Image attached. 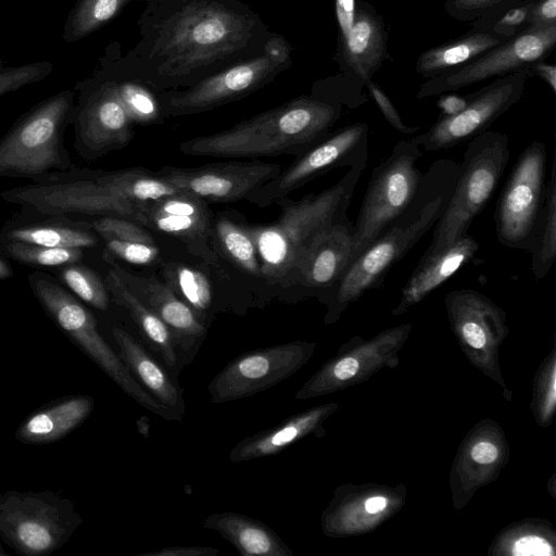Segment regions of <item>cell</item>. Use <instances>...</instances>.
Masks as SVG:
<instances>
[{
  "mask_svg": "<svg viewBox=\"0 0 556 556\" xmlns=\"http://www.w3.org/2000/svg\"><path fill=\"white\" fill-rule=\"evenodd\" d=\"M367 164L350 167L332 186L300 200L277 203L280 214L271 224L251 225L264 280V302H291L302 261L315 239L348 217V208Z\"/></svg>",
  "mask_w": 556,
  "mask_h": 556,
  "instance_id": "obj_1",
  "label": "cell"
},
{
  "mask_svg": "<svg viewBox=\"0 0 556 556\" xmlns=\"http://www.w3.org/2000/svg\"><path fill=\"white\" fill-rule=\"evenodd\" d=\"M458 174V163L434 161L421 175L414 200L381 235L345 269L320 300L333 316L365 292L381 287L390 269L401 261L440 218Z\"/></svg>",
  "mask_w": 556,
  "mask_h": 556,
  "instance_id": "obj_2",
  "label": "cell"
},
{
  "mask_svg": "<svg viewBox=\"0 0 556 556\" xmlns=\"http://www.w3.org/2000/svg\"><path fill=\"white\" fill-rule=\"evenodd\" d=\"M341 114L339 103L301 97L229 129L182 141L179 151L211 157L298 156L329 136Z\"/></svg>",
  "mask_w": 556,
  "mask_h": 556,
  "instance_id": "obj_3",
  "label": "cell"
},
{
  "mask_svg": "<svg viewBox=\"0 0 556 556\" xmlns=\"http://www.w3.org/2000/svg\"><path fill=\"white\" fill-rule=\"evenodd\" d=\"M254 22L217 2H193L160 27L152 56L165 77L181 76L242 49Z\"/></svg>",
  "mask_w": 556,
  "mask_h": 556,
  "instance_id": "obj_4",
  "label": "cell"
},
{
  "mask_svg": "<svg viewBox=\"0 0 556 556\" xmlns=\"http://www.w3.org/2000/svg\"><path fill=\"white\" fill-rule=\"evenodd\" d=\"M509 139L486 130L468 141L450 199L422 257L439 253L468 232L492 198L509 160Z\"/></svg>",
  "mask_w": 556,
  "mask_h": 556,
  "instance_id": "obj_5",
  "label": "cell"
},
{
  "mask_svg": "<svg viewBox=\"0 0 556 556\" xmlns=\"http://www.w3.org/2000/svg\"><path fill=\"white\" fill-rule=\"evenodd\" d=\"M74 91L62 90L23 116L0 140V177L39 179L73 168L64 144Z\"/></svg>",
  "mask_w": 556,
  "mask_h": 556,
  "instance_id": "obj_6",
  "label": "cell"
},
{
  "mask_svg": "<svg viewBox=\"0 0 556 556\" xmlns=\"http://www.w3.org/2000/svg\"><path fill=\"white\" fill-rule=\"evenodd\" d=\"M29 285L51 317L85 353L132 400L167 420H180L179 413L155 400L130 374L98 331L93 315L70 292L41 274L28 277Z\"/></svg>",
  "mask_w": 556,
  "mask_h": 556,
  "instance_id": "obj_7",
  "label": "cell"
},
{
  "mask_svg": "<svg viewBox=\"0 0 556 556\" xmlns=\"http://www.w3.org/2000/svg\"><path fill=\"white\" fill-rule=\"evenodd\" d=\"M422 150L410 139L397 141L371 172L355 225L350 264L412 203L421 175ZM349 267V266H348Z\"/></svg>",
  "mask_w": 556,
  "mask_h": 556,
  "instance_id": "obj_8",
  "label": "cell"
},
{
  "mask_svg": "<svg viewBox=\"0 0 556 556\" xmlns=\"http://www.w3.org/2000/svg\"><path fill=\"white\" fill-rule=\"evenodd\" d=\"M60 172L3 191L7 202L41 214L119 216L135 220L136 206L98 184L91 172ZM136 222V220H135Z\"/></svg>",
  "mask_w": 556,
  "mask_h": 556,
  "instance_id": "obj_9",
  "label": "cell"
},
{
  "mask_svg": "<svg viewBox=\"0 0 556 556\" xmlns=\"http://www.w3.org/2000/svg\"><path fill=\"white\" fill-rule=\"evenodd\" d=\"M546 147L532 141L519 154L496 203L497 240L505 247L528 250L546 190Z\"/></svg>",
  "mask_w": 556,
  "mask_h": 556,
  "instance_id": "obj_10",
  "label": "cell"
},
{
  "mask_svg": "<svg viewBox=\"0 0 556 556\" xmlns=\"http://www.w3.org/2000/svg\"><path fill=\"white\" fill-rule=\"evenodd\" d=\"M368 132L366 123L344 126L313 146L257 190L247 201L265 207L287 198L315 178L341 167L367 164Z\"/></svg>",
  "mask_w": 556,
  "mask_h": 556,
  "instance_id": "obj_11",
  "label": "cell"
},
{
  "mask_svg": "<svg viewBox=\"0 0 556 556\" xmlns=\"http://www.w3.org/2000/svg\"><path fill=\"white\" fill-rule=\"evenodd\" d=\"M533 76L530 66L498 77L470 93V101L459 113L439 117L420 135L409 138L422 152H437L457 147L486 131L491 125L520 101L527 80Z\"/></svg>",
  "mask_w": 556,
  "mask_h": 556,
  "instance_id": "obj_12",
  "label": "cell"
},
{
  "mask_svg": "<svg viewBox=\"0 0 556 556\" xmlns=\"http://www.w3.org/2000/svg\"><path fill=\"white\" fill-rule=\"evenodd\" d=\"M290 47L281 38L270 40L265 52L201 80L191 89L166 98L164 116H182L211 110L261 87L290 60Z\"/></svg>",
  "mask_w": 556,
  "mask_h": 556,
  "instance_id": "obj_13",
  "label": "cell"
},
{
  "mask_svg": "<svg viewBox=\"0 0 556 556\" xmlns=\"http://www.w3.org/2000/svg\"><path fill=\"white\" fill-rule=\"evenodd\" d=\"M556 46V25L530 27L492 48L453 73L428 78L417 99L440 96L490 79L498 78L545 60Z\"/></svg>",
  "mask_w": 556,
  "mask_h": 556,
  "instance_id": "obj_14",
  "label": "cell"
},
{
  "mask_svg": "<svg viewBox=\"0 0 556 556\" xmlns=\"http://www.w3.org/2000/svg\"><path fill=\"white\" fill-rule=\"evenodd\" d=\"M307 349V344L296 341L237 356L210 382V401L220 404L241 400L278 384L304 363Z\"/></svg>",
  "mask_w": 556,
  "mask_h": 556,
  "instance_id": "obj_15",
  "label": "cell"
},
{
  "mask_svg": "<svg viewBox=\"0 0 556 556\" xmlns=\"http://www.w3.org/2000/svg\"><path fill=\"white\" fill-rule=\"evenodd\" d=\"M162 280L197 314L207 326L218 312L239 309L255 301L251 291L231 277L219 265L190 264L181 261H162Z\"/></svg>",
  "mask_w": 556,
  "mask_h": 556,
  "instance_id": "obj_16",
  "label": "cell"
},
{
  "mask_svg": "<svg viewBox=\"0 0 556 556\" xmlns=\"http://www.w3.org/2000/svg\"><path fill=\"white\" fill-rule=\"evenodd\" d=\"M278 163L262 161L219 162L197 167L163 166L156 170L182 191L206 202L232 203L247 200L281 170Z\"/></svg>",
  "mask_w": 556,
  "mask_h": 556,
  "instance_id": "obj_17",
  "label": "cell"
},
{
  "mask_svg": "<svg viewBox=\"0 0 556 556\" xmlns=\"http://www.w3.org/2000/svg\"><path fill=\"white\" fill-rule=\"evenodd\" d=\"M72 122L75 149L87 161L126 147L135 136L113 80L83 93L73 109Z\"/></svg>",
  "mask_w": 556,
  "mask_h": 556,
  "instance_id": "obj_18",
  "label": "cell"
},
{
  "mask_svg": "<svg viewBox=\"0 0 556 556\" xmlns=\"http://www.w3.org/2000/svg\"><path fill=\"white\" fill-rule=\"evenodd\" d=\"M135 220L179 240L187 251L210 265H219L212 247L213 214L207 202L188 191L135 204Z\"/></svg>",
  "mask_w": 556,
  "mask_h": 556,
  "instance_id": "obj_19",
  "label": "cell"
},
{
  "mask_svg": "<svg viewBox=\"0 0 556 556\" xmlns=\"http://www.w3.org/2000/svg\"><path fill=\"white\" fill-rule=\"evenodd\" d=\"M68 513L42 496L10 495L0 503V535L22 553L45 554L68 531Z\"/></svg>",
  "mask_w": 556,
  "mask_h": 556,
  "instance_id": "obj_20",
  "label": "cell"
},
{
  "mask_svg": "<svg viewBox=\"0 0 556 556\" xmlns=\"http://www.w3.org/2000/svg\"><path fill=\"white\" fill-rule=\"evenodd\" d=\"M388 33L382 17L364 0H356L353 26L344 45L338 49L344 86L355 106L366 102L362 87L390 59L387 50Z\"/></svg>",
  "mask_w": 556,
  "mask_h": 556,
  "instance_id": "obj_21",
  "label": "cell"
},
{
  "mask_svg": "<svg viewBox=\"0 0 556 556\" xmlns=\"http://www.w3.org/2000/svg\"><path fill=\"white\" fill-rule=\"evenodd\" d=\"M352 249L353 224L349 217L324 230L302 261L291 302L311 296L320 301L350 265Z\"/></svg>",
  "mask_w": 556,
  "mask_h": 556,
  "instance_id": "obj_22",
  "label": "cell"
},
{
  "mask_svg": "<svg viewBox=\"0 0 556 556\" xmlns=\"http://www.w3.org/2000/svg\"><path fill=\"white\" fill-rule=\"evenodd\" d=\"M126 286L166 325L176 349L187 352L204 339L207 326L163 280L110 262Z\"/></svg>",
  "mask_w": 556,
  "mask_h": 556,
  "instance_id": "obj_23",
  "label": "cell"
},
{
  "mask_svg": "<svg viewBox=\"0 0 556 556\" xmlns=\"http://www.w3.org/2000/svg\"><path fill=\"white\" fill-rule=\"evenodd\" d=\"M212 247L230 276L245 286L257 302H264V280L250 224L238 212L213 215Z\"/></svg>",
  "mask_w": 556,
  "mask_h": 556,
  "instance_id": "obj_24",
  "label": "cell"
},
{
  "mask_svg": "<svg viewBox=\"0 0 556 556\" xmlns=\"http://www.w3.org/2000/svg\"><path fill=\"white\" fill-rule=\"evenodd\" d=\"M479 242L468 232L437 254L421 257L401 293L394 314L424 300L467 265L479 251Z\"/></svg>",
  "mask_w": 556,
  "mask_h": 556,
  "instance_id": "obj_25",
  "label": "cell"
},
{
  "mask_svg": "<svg viewBox=\"0 0 556 556\" xmlns=\"http://www.w3.org/2000/svg\"><path fill=\"white\" fill-rule=\"evenodd\" d=\"M112 334L119 350L118 356L134 378L155 400L182 415V389L130 333L123 328L113 327Z\"/></svg>",
  "mask_w": 556,
  "mask_h": 556,
  "instance_id": "obj_26",
  "label": "cell"
},
{
  "mask_svg": "<svg viewBox=\"0 0 556 556\" xmlns=\"http://www.w3.org/2000/svg\"><path fill=\"white\" fill-rule=\"evenodd\" d=\"M242 556H290L289 546L261 520L235 511L213 513L203 520Z\"/></svg>",
  "mask_w": 556,
  "mask_h": 556,
  "instance_id": "obj_27",
  "label": "cell"
},
{
  "mask_svg": "<svg viewBox=\"0 0 556 556\" xmlns=\"http://www.w3.org/2000/svg\"><path fill=\"white\" fill-rule=\"evenodd\" d=\"M104 282L110 298L127 311L148 345L161 356L166 366H176V346L161 318L126 286L112 266Z\"/></svg>",
  "mask_w": 556,
  "mask_h": 556,
  "instance_id": "obj_28",
  "label": "cell"
},
{
  "mask_svg": "<svg viewBox=\"0 0 556 556\" xmlns=\"http://www.w3.org/2000/svg\"><path fill=\"white\" fill-rule=\"evenodd\" d=\"M507 41L490 33L470 29L464 36L424 51L415 70L425 78L455 72L492 48Z\"/></svg>",
  "mask_w": 556,
  "mask_h": 556,
  "instance_id": "obj_29",
  "label": "cell"
},
{
  "mask_svg": "<svg viewBox=\"0 0 556 556\" xmlns=\"http://www.w3.org/2000/svg\"><path fill=\"white\" fill-rule=\"evenodd\" d=\"M320 416V413L315 410L299 414L279 425L247 437L231 448L229 459L233 463H242L277 455L305 435Z\"/></svg>",
  "mask_w": 556,
  "mask_h": 556,
  "instance_id": "obj_30",
  "label": "cell"
},
{
  "mask_svg": "<svg viewBox=\"0 0 556 556\" xmlns=\"http://www.w3.org/2000/svg\"><path fill=\"white\" fill-rule=\"evenodd\" d=\"M92 407L93 399L89 396L63 401L31 416L21 427L17 437L28 443L55 441L80 425Z\"/></svg>",
  "mask_w": 556,
  "mask_h": 556,
  "instance_id": "obj_31",
  "label": "cell"
},
{
  "mask_svg": "<svg viewBox=\"0 0 556 556\" xmlns=\"http://www.w3.org/2000/svg\"><path fill=\"white\" fill-rule=\"evenodd\" d=\"M93 179L115 195L132 204L151 202L182 191L157 172L126 168L113 172H91Z\"/></svg>",
  "mask_w": 556,
  "mask_h": 556,
  "instance_id": "obj_32",
  "label": "cell"
},
{
  "mask_svg": "<svg viewBox=\"0 0 556 556\" xmlns=\"http://www.w3.org/2000/svg\"><path fill=\"white\" fill-rule=\"evenodd\" d=\"M531 270L536 281L549 271L556 258V159L553 157L551 177L534 225L529 248Z\"/></svg>",
  "mask_w": 556,
  "mask_h": 556,
  "instance_id": "obj_33",
  "label": "cell"
},
{
  "mask_svg": "<svg viewBox=\"0 0 556 556\" xmlns=\"http://www.w3.org/2000/svg\"><path fill=\"white\" fill-rule=\"evenodd\" d=\"M5 240L51 248H92L98 237L91 229L64 225H24L5 231Z\"/></svg>",
  "mask_w": 556,
  "mask_h": 556,
  "instance_id": "obj_34",
  "label": "cell"
},
{
  "mask_svg": "<svg viewBox=\"0 0 556 556\" xmlns=\"http://www.w3.org/2000/svg\"><path fill=\"white\" fill-rule=\"evenodd\" d=\"M130 0H79L65 23L63 37L77 41L111 21Z\"/></svg>",
  "mask_w": 556,
  "mask_h": 556,
  "instance_id": "obj_35",
  "label": "cell"
},
{
  "mask_svg": "<svg viewBox=\"0 0 556 556\" xmlns=\"http://www.w3.org/2000/svg\"><path fill=\"white\" fill-rule=\"evenodd\" d=\"M113 83L116 94L132 124L162 123L164 113L152 92L134 81Z\"/></svg>",
  "mask_w": 556,
  "mask_h": 556,
  "instance_id": "obj_36",
  "label": "cell"
},
{
  "mask_svg": "<svg viewBox=\"0 0 556 556\" xmlns=\"http://www.w3.org/2000/svg\"><path fill=\"white\" fill-rule=\"evenodd\" d=\"M60 276L80 300L100 311L108 309L111 298L104 280L96 271L77 262L63 266Z\"/></svg>",
  "mask_w": 556,
  "mask_h": 556,
  "instance_id": "obj_37",
  "label": "cell"
},
{
  "mask_svg": "<svg viewBox=\"0 0 556 556\" xmlns=\"http://www.w3.org/2000/svg\"><path fill=\"white\" fill-rule=\"evenodd\" d=\"M4 249L15 261L37 267H63L80 262L84 256V249L79 248H51L13 241H7Z\"/></svg>",
  "mask_w": 556,
  "mask_h": 556,
  "instance_id": "obj_38",
  "label": "cell"
},
{
  "mask_svg": "<svg viewBox=\"0 0 556 556\" xmlns=\"http://www.w3.org/2000/svg\"><path fill=\"white\" fill-rule=\"evenodd\" d=\"M532 1L517 4L492 16L471 22V28L509 40L529 28Z\"/></svg>",
  "mask_w": 556,
  "mask_h": 556,
  "instance_id": "obj_39",
  "label": "cell"
},
{
  "mask_svg": "<svg viewBox=\"0 0 556 556\" xmlns=\"http://www.w3.org/2000/svg\"><path fill=\"white\" fill-rule=\"evenodd\" d=\"M106 262L122 261L131 265L150 266L162 260L161 249L156 243H142L117 239H103Z\"/></svg>",
  "mask_w": 556,
  "mask_h": 556,
  "instance_id": "obj_40",
  "label": "cell"
},
{
  "mask_svg": "<svg viewBox=\"0 0 556 556\" xmlns=\"http://www.w3.org/2000/svg\"><path fill=\"white\" fill-rule=\"evenodd\" d=\"M90 228L102 239L155 243L154 237L144 226L126 217L100 216L90 224Z\"/></svg>",
  "mask_w": 556,
  "mask_h": 556,
  "instance_id": "obj_41",
  "label": "cell"
},
{
  "mask_svg": "<svg viewBox=\"0 0 556 556\" xmlns=\"http://www.w3.org/2000/svg\"><path fill=\"white\" fill-rule=\"evenodd\" d=\"M532 0H446L445 12L457 21L473 22Z\"/></svg>",
  "mask_w": 556,
  "mask_h": 556,
  "instance_id": "obj_42",
  "label": "cell"
},
{
  "mask_svg": "<svg viewBox=\"0 0 556 556\" xmlns=\"http://www.w3.org/2000/svg\"><path fill=\"white\" fill-rule=\"evenodd\" d=\"M52 71L49 62L30 63L0 72V97L23 86L39 81Z\"/></svg>",
  "mask_w": 556,
  "mask_h": 556,
  "instance_id": "obj_43",
  "label": "cell"
},
{
  "mask_svg": "<svg viewBox=\"0 0 556 556\" xmlns=\"http://www.w3.org/2000/svg\"><path fill=\"white\" fill-rule=\"evenodd\" d=\"M365 87L369 91L371 98L374 99L376 105L383 115L384 119L396 131H399L402 135L409 136L415 135L420 130L419 126H409L403 122L393 102L377 83L370 79L366 81Z\"/></svg>",
  "mask_w": 556,
  "mask_h": 556,
  "instance_id": "obj_44",
  "label": "cell"
},
{
  "mask_svg": "<svg viewBox=\"0 0 556 556\" xmlns=\"http://www.w3.org/2000/svg\"><path fill=\"white\" fill-rule=\"evenodd\" d=\"M336 16L338 22V49L341 48L353 26L356 13V0H336Z\"/></svg>",
  "mask_w": 556,
  "mask_h": 556,
  "instance_id": "obj_45",
  "label": "cell"
},
{
  "mask_svg": "<svg viewBox=\"0 0 556 556\" xmlns=\"http://www.w3.org/2000/svg\"><path fill=\"white\" fill-rule=\"evenodd\" d=\"M552 25H556V0H534L529 14V28Z\"/></svg>",
  "mask_w": 556,
  "mask_h": 556,
  "instance_id": "obj_46",
  "label": "cell"
},
{
  "mask_svg": "<svg viewBox=\"0 0 556 556\" xmlns=\"http://www.w3.org/2000/svg\"><path fill=\"white\" fill-rule=\"evenodd\" d=\"M516 555H552L553 549L548 542L535 535L518 539L514 544Z\"/></svg>",
  "mask_w": 556,
  "mask_h": 556,
  "instance_id": "obj_47",
  "label": "cell"
},
{
  "mask_svg": "<svg viewBox=\"0 0 556 556\" xmlns=\"http://www.w3.org/2000/svg\"><path fill=\"white\" fill-rule=\"evenodd\" d=\"M219 551L211 546H172L142 553L139 556H215Z\"/></svg>",
  "mask_w": 556,
  "mask_h": 556,
  "instance_id": "obj_48",
  "label": "cell"
},
{
  "mask_svg": "<svg viewBox=\"0 0 556 556\" xmlns=\"http://www.w3.org/2000/svg\"><path fill=\"white\" fill-rule=\"evenodd\" d=\"M470 101V93L466 96H459L454 93L445 92L440 96L437 101V105L440 109L439 117L453 116L463 111Z\"/></svg>",
  "mask_w": 556,
  "mask_h": 556,
  "instance_id": "obj_49",
  "label": "cell"
},
{
  "mask_svg": "<svg viewBox=\"0 0 556 556\" xmlns=\"http://www.w3.org/2000/svg\"><path fill=\"white\" fill-rule=\"evenodd\" d=\"M530 71L533 76L543 79L554 94L556 93V65L554 63L540 60L530 65Z\"/></svg>",
  "mask_w": 556,
  "mask_h": 556,
  "instance_id": "obj_50",
  "label": "cell"
},
{
  "mask_svg": "<svg viewBox=\"0 0 556 556\" xmlns=\"http://www.w3.org/2000/svg\"><path fill=\"white\" fill-rule=\"evenodd\" d=\"M471 457L480 464H490L497 457V448L490 442H480L473 445Z\"/></svg>",
  "mask_w": 556,
  "mask_h": 556,
  "instance_id": "obj_51",
  "label": "cell"
},
{
  "mask_svg": "<svg viewBox=\"0 0 556 556\" xmlns=\"http://www.w3.org/2000/svg\"><path fill=\"white\" fill-rule=\"evenodd\" d=\"M357 369L358 362L353 357H345L334 365L332 374L338 380H348L356 374Z\"/></svg>",
  "mask_w": 556,
  "mask_h": 556,
  "instance_id": "obj_52",
  "label": "cell"
},
{
  "mask_svg": "<svg viewBox=\"0 0 556 556\" xmlns=\"http://www.w3.org/2000/svg\"><path fill=\"white\" fill-rule=\"evenodd\" d=\"M387 505V500L382 496H374L365 502V508L369 514H376L382 510Z\"/></svg>",
  "mask_w": 556,
  "mask_h": 556,
  "instance_id": "obj_53",
  "label": "cell"
},
{
  "mask_svg": "<svg viewBox=\"0 0 556 556\" xmlns=\"http://www.w3.org/2000/svg\"><path fill=\"white\" fill-rule=\"evenodd\" d=\"M13 270L11 266L7 263V261L0 256V280L11 277Z\"/></svg>",
  "mask_w": 556,
  "mask_h": 556,
  "instance_id": "obj_54",
  "label": "cell"
},
{
  "mask_svg": "<svg viewBox=\"0 0 556 556\" xmlns=\"http://www.w3.org/2000/svg\"><path fill=\"white\" fill-rule=\"evenodd\" d=\"M137 425H138V430L139 432L144 435V437H148L149 434V419L147 416H142V418H140L138 421H137Z\"/></svg>",
  "mask_w": 556,
  "mask_h": 556,
  "instance_id": "obj_55",
  "label": "cell"
}]
</instances>
